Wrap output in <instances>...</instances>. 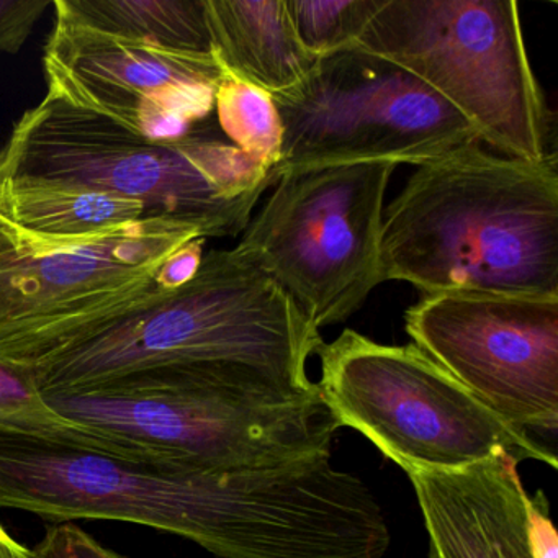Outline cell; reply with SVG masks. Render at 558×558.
<instances>
[{"mask_svg": "<svg viewBox=\"0 0 558 558\" xmlns=\"http://www.w3.org/2000/svg\"><path fill=\"white\" fill-rule=\"evenodd\" d=\"M32 551L34 558H125L104 547L73 522L51 525Z\"/></svg>", "mask_w": 558, "mask_h": 558, "instance_id": "ffe728a7", "label": "cell"}, {"mask_svg": "<svg viewBox=\"0 0 558 558\" xmlns=\"http://www.w3.org/2000/svg\"><path fill=\"white\" fill-rule=\"evenodd\" d=\"M390 162L326 166L280 175L238 250L316 329L354 315L380 286Z\"/></svg>", "mask_w": 558, "mask_h": 558, "instance_id": "9c48e42d", "label": "cell"}, {"mask_svg": "<svg viewBox=\"0 0 558 558\" xmlns=\"http://www.w3.org/2000/svg\"><path fill=\"white\" fill-rule=\"evenodd\" d=\"M404 329L499 420L555 446L558 296L426 295L404 313Z\"/></svg>", "mask_w": 558, "mask_h": 558, "instance_id": "8fae6325", "label": "cell"}, {"mask_svg": "<svg viewBox=\"0 0 558 558\" xmlns=\"http://www.w3.org/2000/svg\"><path fill=\"white\" fill-rule=\"evenodd\" d=\"M303 47L316 58L355 47L384 0H286Z\"/></svg>", "mask_w": 558, "mask_h": 558, "instance_id": "d6986e66", "label": "cell"}, {"mask_svg": "<svg viewBox=\"0 0 558 558\" xmlns=\"http://www.w3.org/2000/svg\"><path fill=\"white\" fill-rule=\"evenodd\" d=\"M0 429L63 437L73 444L120 453L117 447L54 413L38 390L31 371L0 362Z\"/></svg>", "mask_w": 558, "mask_h": 558, "instance_id": "ac0fdd59", "label": "cell"}, {"mask_svg": "<svg viewBox=\"0 0 558 558\" xmlns=\"http://www.w3.org/2000/svg\"><path fill=\"white\" fill-rule=\"evenodd\" d=\"M325 344L289 295L238 247L210 251L185 286L28 367L41 395L140 368L228 365L316 395L308 361Z\"/></svg>", "mask_w": 558, "mask_h": 558, "instance_id": "3957f363", "label": "cell"}, {"mask_svg": "<svg viewBox=\"0 0 558 558\" xmlns=\"http://www.w3.org/2000/svg\"><path fill=\"white\" fill-rule=\"evenodd\" d=\"M0 558H34L31 548L19 544L0 522Z\"/></svg>", "mask_w": 558, "mask_h": 558, "instance_id": "603a6c76", "label": "cell"}, {"mask_svg": "<svg viewBox=\"0 0 558 558\" xmlns=\"http://www.w3.org/2000/svg\"><path fill=\"white\" fill-rule=\"evenodd\" d=\"M518 460L499 453L447 472H411L429 558H532Z\"/></svg>", "mask_w": 558, "mask_h": 558, "instance_id": "4fadbf2b", "label": "cell"}, {"mask_svg": "<svg viewBox=\"0 0 558 558\" xmlns=\"http://www.w3.org/2000/svg\"><path fill=\"white\" fill-rule=\"evenodd\" d=\"M37 178L142 202L208 238H236L272 187L270 169L201 126L151 140L48 94L0 149V179Z\"/></svg>", "mask_w": 558, "mask_h": 558, "instance_id": "5b68a950", "label": "cell"}, {"mask_svg": "<svg viewBox=\"0 0 558 558\" xmlns=\"http://www.w3.org/2000/svg\"><path fill=\"white\" fill-rule=\"evenodd\" d=\"M197 238L166 217L80 238L0 217V362L32 367L172 292L162 266Z\"/></svg>", "mask_w": 558, "mask_h": 558, "instance_id": "8992f818", "label": "cell"}, {"mask_svg": "<svg viewBox=\"0 0 558 558\" xmlns=\"http://www.w3.org/2000/svg\"><path fill=\"white\" fill-rule=\"evenodd\" d=\"M355 48L413 74L505 158L554 155L514 0H384Z\"/></svg>", "mask_w": 558, "mask_h": 558, "instance_id": "52a82bcc", "label": "cell"}, {"mask_svg": "<svg viewBox=\"0 0 558 558\" xmlns=\"http://www.w3.org/2000/svg\"><path fill=\"white\" fill-rule=\"evenodd\" d=\"M387 280L426 295L558 296L557 153L529 162L476 142L417 166L384 211Z\"/></svg>", "mask_w": 558, "mask_h": 558, "instance_id": "6da1fadb", "label": "cell"}, {"mask_svg": "<svg viewBox=\"0 0 558 558\" xmlns=\"http://www.w3.org/2000/svg\"><path fill=\"white\" fill-rule=\"evenodd\" d=\"M221 132L231 145L272 171L282 149V122L272 96L227 76L215 93Z\"/></svg>", "mask_w": 558, "mask_h": 558, "instance_id": "e0dca14e", "label": "cell"}, {"mask_svg": "<svg viewBox=\"0 0 558 558\" xmlns=\"http://www.w3.org/2000/svg\"><path fill=\"white\" fill-rule=\"evenodd\" d=\"M282 122L280 175L326 166H421L480 142L473 126L426 84L361 48L319 60L293 93L272 97ZM274 187V185H272Z\"/></svg>", "mask_w": 558, "mask_h": 558, "instance_id": "30bf717a", "label": "cell"}, {"mask_svg": "<svg viewBox=\"0 0 558 558\" xmlns=\"http://www.w3.org/2000/svg\"><path fill=\"white\" fill-rule=\"evenodd\" d=\"M0 217L45 236L80 238L151 217L142 202L37 178L0 179Z\"/></svg>", "mask_w": 558, "mask_h": 558, "instance_id": "9a60e30c", "label": "cell"}, {"mask_svg": "<svg viewBox=\"0 0 558 558\" xmlns=\"http://www.w3.org/2000/svg\"><path fill=\"white\" fill-rule=\"evenodd\" d=\"M54 15L123 40L215 58L205 0H53Z\"/></svg>", "mask_w": 558, "mask_h": 558, "instance_id": "2e32d148", "label": "cell"}, {"mask_svg": "<svg viewBox=\"0 0 558 558\" xmlns=\"http://www.w3.org/2000/svg\"><path fill=\"white\" fill-rule=\"evenodd\" d=\"M215 60L227 76L282 97L302 87L322 58L296 35L286 0H205Z\"/></svg>", "mask_w": 558, "mask_h": 558, "instance_id": "5bb4252c", "label": "cell"}, {"mask_svg": "<svg viewBox=\"0 0 558 558\" xmlns=\"http://www.w3.org/2000/svg\"><path fill=\"white\" fill-rule=\"evenodd\" d=\"M44 70L48 94L151 140L194 132L227 77L215 58L123 40L58 15Z\"/></svg>", "mask_w": 558, "mask_h": 558, "instance_id": "7c38bea8", "label": "cell"}, {"mask_svg": "<svg viewBox=\"0 0 558 558\" xmlns=\"http://www.w3.org/2000/svg\"><path fill=\"white\" fill-rule=\"evenodd\" d=\"M53 0H0V53L17 54Z\"/></svg>", "mask_w": 558, "mask_h": 558, "instance_id": "44dd1931", "label": "cell"}, {"mask_svg": "<svg viewBox=\"0 0 558 558\" xmlns=\"http://www.w3.org/2000/svg\"><path fill=\"white\" fill-rule=\"evenodd\" d=\"M323 400L404 472H447L499 453L557 469V452L499 420L413 342L344 329L318 351Z\"/></svg>", "mask_w": 558, "mask_h": 558, "instance_id": "ba28073f", "label": "cell"}, {"mask_svg": "<svg viewBox=\"0 0 558 558\" xmlns=\"http://www.w3.org/2000/svg\"><path fill=\"white\" fill-rule=\"evenodd\" d=\"M44 400L125 456L202 470L264 469L331 452L341 427L322 391L295 395L228 365H156Z\"/></svg>", "mask_w": 558, "mask_h": 558, "instance_id": "7a4b0ae2", "label": "cell"}, {"mask_svg": "<svg viewBox=\"0 0 558 558\" xmlns=\"http://www.w3.org/2000/svg\"><path fill=\"white\" fill-rule=\"evenodd\" d=\"M272 505L256 469H194L0 429V508L54 522H132L187 538L215 558H250Z\"/></svg>", "mask_w": 558, "mask_h": 558, "instance_id": "277c9868", "label": "cell"}, {"mask_svg": "<svg viewBox=\"0 0 558 558\" xmlns=\"http://www.w3.org/2000/svg\"><path fill=\"white\" fill-rule=\"evenodd\" d=\"M527 542L532 558H558V534L542 493L527 496Z\"/></svg>", "mask_w": 558, "mask_h": 558, "instance_id": "7402d4cb", "label": "cell"}]
</instances>
